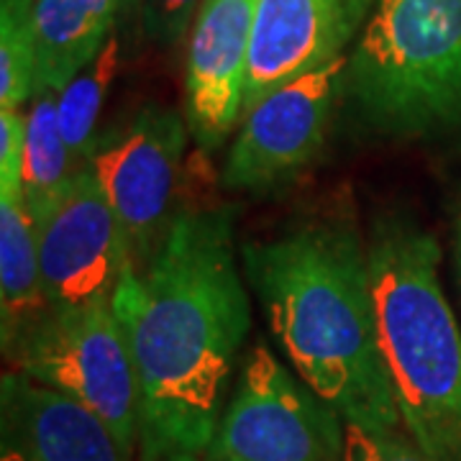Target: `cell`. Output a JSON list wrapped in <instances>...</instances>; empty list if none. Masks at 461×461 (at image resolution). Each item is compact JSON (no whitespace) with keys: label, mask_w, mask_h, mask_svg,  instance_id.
<instances>
[{"label":"cell","mask_w":461,"mask_h":461,"mask_svg":"<svg viewBox=\"0 0 461 461\" xmlns=\"http://www.w3.org/2000/svg\"><path fill=\"white\" fill-rule=\"evenodd\" d=\"M113 311L139 377L141 461L205 454L251 329L230 213H177L154 259L123 275Z\"/></svg>","instance_id":"1"},{"label":"cell","mask_w":461,"mask_h":461,"mask_svg":"<svg viewBox=\"0 0 461 461\" xmlns=\"http://www.w3.org/2000/svg\"><path fill=\"white\" fill-rule=\"evenodd\" d=\"M249 285L282 351L346 426L400 430L382 362L369 244L341 221L311 223L241 249Z\"/></svg>","instance_id":"2"},{"label":"cell","mask_w":461,"mask_h":461,"mask_svg":"<svg viewBox=\"0 0 461 461\" xmlns=\"http://www.w3.org/2000/svg\"><path fill=\"white\" fill-rule=\"evenodd\" d=\"M438 264L429 230L402 215L375 223L369 272L379 351L402 430L430 461H461V330Z\"/></svg>","instance_id":"3"},{"label":"cell","mask_w":461,"mask_h":461,"mask_svg":"<svg viewBox=\"0 0 461 461\" xmlns=\"http://www.w3.org/2000/svg\"><path fill=\"white\" fill-rule=\"evenodd\" d=\"M344 95L390 136L461 131V0H372Z\"/></svg>","instance_id":"4"},{"label":"cell","mask_w":461,"mask_h":461,"mask_svg":"<svg viewBox=\"0 0 461 461\" xmlns=\"http://www.w3.org/2000/svg\"><path fill=\"white\" fill-rule=\"evenodd\" d=\"M5 354L23 377L100 418L131 459L141 430L139 377L113 303L47 308Z\"/></svg>","instance_id":"5"},{"label":"cell","mask_w":461,"mask_h":461,"mask_svg":"<svg viewBox=\"0 0 461 461\" xmlns=\"http://www.w3.org/2000/svg\"><path fill=\"white\" fill-rule=\"evenodd\" d=\"M346 423L264 344L249 351L205 456L213 461H341Z\"/></svg>","instance_id":"6"},{"label":"cell","mask_w":461,"mask_h":461,"mask_svg":"<svg viewBox=\"0 0 461 461\" xmlns=\"http://www.w3.org/2000/svg\"><path fill=\"white\" fill-rule=\"evenodd\" d=\"M187 121L165 105H147L115 131L98 136L87 165L126 230L133 267H147L175 223Z\"/></svg>","instance_id":"7"},{"label":"cell","mask_w":461,"mask_h":461,"mask_svg":"<svg viewBox=\"0 0 461 461\" xmlns=\"http://www.w3.org/2000/svg\"><path fill=\"white\" fill-rule=\"evenodd\" d=\"M41 282L50 308L113 303L133 267L126 230L90 165H83L59 203L36 223Z\"/></svg>","instance_id":"8"},{"label":"cell","mask_w":461,"mask_h":461,"mask_svg":"<svg viewBox=\"0 0 461 461\" xmlns=\"http://www.w3.org/2000/svg\"><path fill=\"white\" fill-rule=\"evenodd\" d=\"M348 57L297 77L269 93L244 118L223 167V185L267 193L300 175L326 144L330 113L344 95Z\"/></svg>","instance_id":"9"},{"label":"cell","mask_w":461,"mask_h":461,"mask_svg":"<svg viewBox=\"0 0 461 461\" xmlns=\"http://www.w3.org/2000/svg\"><path fill=\"white\" fill-rule=\"evenodd\" d=\"M369 11L372 0H259L244 115L282 85L344 57L346 47L362 33Z\"/></svg>","instance_id":"10"},{"label":"cell","mask_w":461,"mask_h":461,"mask_svg":"<svg viewBox=\"0 0 461 461\" xmlns=\"http://www.w3.org/2000/svg\"><path fill=\"white\" fill-rule=\"evenodd\" d=\"M259 0H203L185 65V121L205 151L223 147L244 115L249 51Z\"/></svg>","instance_id":"11"},{"label":"cell","mask_w":461,"mask_h":461,"mask_svg":"<svg viewBox=\"0 0 461 461\" xmlns=\"http://www.w3.org/2000/svg\"><path fill=\"white\" fill-rule=\"evenodd\" d=\"M0 461H129L105 423L21 372L0 379Z\"/></svg>","instance_id":"12"},{"label":"cell","mask_w":461,"mask_h":461,"mask_svg":"<svg viewBox=\"0 0 461 461\" xmlns=\"http://www.w3.org/2000/svg\"><path fill=\"white\" fill-rule=\"evenodd\" d=\"M141 0H36V95L59 93L113 39L115 23Z\"/></svg>","instance_id":"13"},{"label":"cell","mask_w":461,"mask_h":461,"mask_svg":"<svg viewBox=\"0 0 461 461\" xmlns=\"http://www.w3.org/2000/svg\"><path fill=\"white\" fill-rule=\"evenodd\" d=\"M36 221L23 195L0 198V333L3 348L47 313Z\"/></svg>","instance_id":"14"},{"label":"cell","mask_w":461,"mask_h":461,"mask_svg":"<svg viewBox=\"0 0 461 461\" xmlns=\"http://www.w3.org/2000/svg\"><path fill=\"white\" fill-rule=\"evenodd\" d=\"M80 167L75 165L57 115V93L33 98L26 115V159H23V203L39 223L59 203Z\"/></svg>","instance_id":"15"},{"label":"cell","mask_w":461,"mask_h":461,"mask_svg":"<svg viewBox=\"0 0 461 461\" xmlns=\"http://www.w3.org/2000/svg\"><path fill=\"white\" fill-rule=\"evenodd\" d=\"M118 62H121V44L118 36H113L98 57L57 93L59 129L77 167L87 165L93 149L98 144L95 126H98L103 100L113 83Z\"/></svg>","instance_id":"16"},{"label":"cell","mask_w":461,"mask_h":461,"mask_svg":"<svg viewBox=\"0 0 461 461\" xmlns=\"http://www.w3.org/2000/svg\"><path fill=\"white\" fill-rule=\"evenodd\" d=\"M36 0H0V108L36 98Z\"/></svg>","instance_id":"17"},{"label":"cell","mask_w":461,"mask_h":461,"mask_svg":"<svg viewBox=\"0 0 461 461\" xmlns=\"http://www.w3.org/2000/svg\"><path fill=\"white\" fill-rule=\"evenodd\" d=\"M341 461H430L408 433L346 426Z\"/></svg>","instance_id":"18"},{"label":"cell","mask_w":461,"mask_h":461,"mask_svg":"<svg viewBox=\"0 0 461 461\" xmlns=\"http://www.w3.org/2000/svg\"><path fill=\"white\" fill-rule=\"evenodd\" d=\"M26 115L18 108H0V198L23 195Z\"/></svg>","instance_id":"19"},{"label":"cell","mask_w":461,"mask_h":461,"mask_svg":"<svg viewBox=\"0 0 461 461\" xmlns=\"http://www.w3.org/2000/svg\"><path fill=\"white\" fill-rule=\"evenodd\" d=\"M203 0H141V26L147 39L172 47L185 39Z\"/></svg>","instance_id":"20"},{"label":"cell","mask_w":461,"mask_h":461,"mask_svg":"<svg viewBox=\"0 0 461 461\" xmlns=\"http://www.w3.org/2000/svg\"><path fill=\"white\" fill-rule=\"evenodd\" d=\"M169 461H213V459H208L205 454H180V456H172Z\"/></svg>","instance_id":"21"},{"label":"cell","mask_w":461,"mask_h":461,"mask_svg":"<svg viewBox=\"0 0 461 461\" xmlns=\"http://www.w3.org/2000/svg\"><path fill=\"white\" fill-rule=\"evenodd\" d=\"M459 264H461V223H459Z\"/></svg>","instance_id":"22"}]
</instances>
